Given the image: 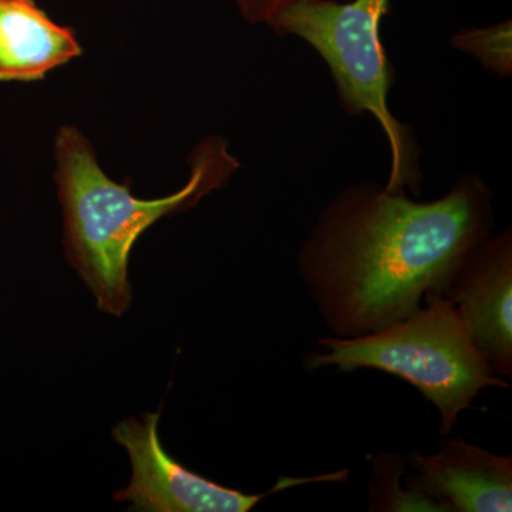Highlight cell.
Wrapping results in <instances>:
<instances>
[{
    "instance_id": "obj_10",
    "label": "cell",
    "mask_w": 512,
    "mask_h": 512,
    "mask_svg": "<svg viewBox=\"0 0 512 512\" xmlns=\"http://www.w3.org/2000/svg\"><path fill=\"white\" fill-rule=\"evenodd\" d=\"M451 47L473 56L485 72L507 79L512 74L511 20L487 28L463 29L451 37Z\"/></svg>"
},
{
    "instance_id": "obj_7",
    "label": "cell",
    "mask_w": 512,
    "mask_h": 512,
    "mask_svg": "<svg viewBox=\"0 0 512 512\" xmlns=\"http://www.w3.org/2000/svg\"><path fill=\"white\" fill-rule=\"evenodd\" d=\"M406 487L430 498L441 512H510L512 458L463 439H448L433 454L413 453Z\"/></svg>"
},
{
    "instance_id": "obj_2",
    "label": "cell",
    "mask_w": 512,
    "mask_h": 512,
    "mask_svg": "<svg viewBox=\"0 0 512 512\" xmlns=\"http://www.w3.org/2000/svg\"><path fill=\"white\" fill-rule=\"evenodd\" d=\"M55 154L67 259L93 293L97 308L114 316L130 309L128 261L138 238L156 222L190 210L224 188L241 167L224 137H207L191 153L190 178L181 190L141 200L131 194L130 185L114 183L101 170L96 151L79 128H59Z\"/></svg>"
},
{
    "instance_id": "obj_1",
    "label": "cell",
    "mask_w": 512,
    "mask_h": 512,
    "mask_svg": "<svg viewBox=\"0 0 512 512\" xmlns=\"http://www.w3.org/2000/svg\"><path fill=\"white\" fill-rule=\"evenodd\" d=\"M494 194L463 174L437 200L349 185L320 212L298 269L335 338L379 332L419 311L426 293L493 234Z\"/></svg>"
},
{
    "instance_id": "obj_9",
    "label": "cell",
    "mask_w": 512,
    "mask_h": 512,
    "mask_svg": "<svg viewBox=\"0 0 512 512\" xmlns=\"http://www.w3.org/2000/svg\"><path fill=\"white\" fill-rule=\"evenodd\" d=\"M406 458L399 454L380 453L375 460V473L369 481L370 510L372 511H434L439 505L410 488L402 487Z\"/></svg>"
},
{
    "instance_id": "obj_5",
    "label": "cell",
    "mask_w": 512,
    "mask_h": 512,
    "mask_svg": "<svg viewBox=\"0 0 512 512\" xmlns=\"http://www.w3.org/2000/svg\"><path fill=\"white\" fill-rule=\"evenodd\" d=\"M160 413H144L143 423L126 419L113 429V439L126 448L133 467V477L124 490L114 494L116 501H128L130 511L140 512H247L268 495L298 485L342 483L348 470L318 477L279 478L262 494H245L188 470L168 456L158 436Z\"/></svg>"
},
{
    "instance_id": "obj_6",
    "label": "cell",
    "mask_w": 512,
    "mask_h": 512,
    "mask_svg": "<svg viewBox=\"0 0 512 512\" xmlns=\"http://www.w3.org/2000/svg\"><path fill=\"white\" fill-rule=\"evenodd\" d=\"M427 293L446 299L498 376H512V232L491 234Z\"/></svg>"
},
{
    "instance_id": "obj_8",
    "label": "cell",
    "mask_w": 512,
    "mask_h": 512,
    "mask_svg": "<svg viewBox=\"0 0 512 512\" xmlns=\"http://www.w3.org/2000/svg\"><path fill=\"white\" fill-rule=\"evenodd\" d=\"M82 53L76 32L36 0H0V83L43 80Z\"/></svg>"
},
{
    "instance_id": "obj_3",
    "label": "cell",
    "mask_w": 512,
    "mask_h": 512,
    "mask_svg": "<svg viewBox=\"0 0 512 512\" xmlns=\"http://www.w3.org/2000/svg\"><path fill=\"white\" fill-rule=\"evenodd\" d=\"M390 0H293L269 28L278 36L308 43L322 57L335 82L340 109L349 117H375L390 148L384 188L420 195V148L412 128L389 109L396 70L382 42Z\"/></svg>"
},
{
    "instance_id": "obj_4",
    "label": "cell",
    "mask_w": 512,
    "mask_h": 512,
    "mask_svg": "<svg viewBox=\"0 0 512 512\" xmlns=\"http://www.w3.org/2000/svg\"><path fill=\"white\" fill-rule=\"evenodd\" d=\"M426 306L389 328L357 338H325V353L303 357L306 370L336 367L339 372L379 370L412 384L440 413V434L453 430L487 387L507 389L488 360L471 342L450 303L434 293Z\"/></svg>"
},
{
    "instance_id": "obj_11",
    "label": "cell",
    "mask_w": 512,
    "mask_h": 512,
    "mask_svg": "<svg viewBox=\"0 0 512 512\" xmlns=\"http://www.w3.org/2000/svg\"><path fill=\"white\" fill-rule=\"evenodd\" d=\"M293 0H237L242 18L252 25H266Z\"/></svg>"
}]
</instances>
